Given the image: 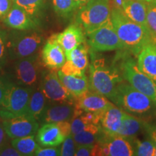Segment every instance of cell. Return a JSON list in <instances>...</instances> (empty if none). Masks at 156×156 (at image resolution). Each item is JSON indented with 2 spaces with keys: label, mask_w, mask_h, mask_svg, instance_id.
Returning <instances> with one entry per match:
<instances>
[{
  "label": "cell",
  "mask_w": 156,
  "mask_h": 156,
  "mask_svg": "<svg viewBox=\"0 0 156 156\" xmlns=\"http://www.w3.org/2000/svg\"><path fill=\"white\" fill-rule=\"evenodd\" d=\"M43 63L50 70L58 71L66 62L64 50L56 41L54 36L46 41L41 52Z\"/></svg>",
  "instance_id": "14"
},
{
  "label": "cell",
  "mask_w": 156,
  "mask_h": 156,
  "mask_svg": "<svg viewBox=\"0 0 156 156\" xmlns=\"http://www.w3.org/2000/svg\"><path fill=\"white\" fill-rule=\"evenodd\" d=\"M12 145L22 155H34L35 152L39 145L37 143L35 135L26 136L23 137L14 138Z\"/></svg>",
  "instance_id": "27"
},
{
  "label": "cell",
  "mask_w": 156,
  "mask_h": 156,
  "mask_svg": "<svg viewBox=\"0 0 156 156\" xmlns=\"http://www.w3.org/2000/svg\"><path fill=\"white\" fill-rule=\"evenodd\" d=\"M124 112L115 105L101 113L100 126L104 133L116 134L122 124Z\"/></svg>",
  "instance_id": "20"
},
{
  "label": "cell",
  "mask_w": 156,
  "mask_h": 156,
  "mask_svg": "<svg viewBox=\"0 0 156 156\" xmlns=\"http://www.w3.org/2000/svg\"><path fill=\"white\" fill-rule=\"evenodd\" d=\"M153 2H155V3L156 4V0H153Z\"/></svg>",
  "instance_id": "43"
},
{
  "label": "cell",
  "mask_w": 156,
  "mask_h": 156,
  "mask_svg": "<svg viewBox=\"0 0 156 156\" xmlns=\"http://www.w3.org/2000/svg\"><path fill=\"white\" fill-rule=\"evenodd\" d=\"M129 141L133 147L134 155L155 156L156 149L151 140H140L136 137H134Z\"/></svg>",
  "instance_id": "28"
},
{
  "label": "cell",
  "mask_w": 156,
  "mask_h": 156,
  "mask_svg": "<svg viewBox=\"0 0 156 156\" xmlns=\"http://www.w3.org/2000/svg\"><path fill=\"white\" fill-rule=\"evenodd\" d=\"M58 71L45 73L40 87L47 101L56 103H75L76 98L60 80Z\"/></svg>",
  "instance_id": "9"
},
{
  "label": "cell",
  "mask_w": 156,
  "mask_h": 156,
  "mask_svg": "<svg viewBox=\"0 0 156 156\" xmlns=\"http://www.w3.org/2000/svg\"><path fill=\"white\" fill-rule=\"evenodd\" d=\"M66 62L61 71L65 75H81L85 74V70L89 66L88 48L85 43L77 48L65 52Z\"/></svg>",
  "instance_id": "12"
},
{
  "label": "cell",
  "mask_w": 156,
  "mask_h": 156,
  "mask_svg": "<svg viewBox=\"0 0 156 156\" xmlns=\"http://www.w3.org/2000/svg\"><path fill=\"white\" fill-rule=\"evenodd\" d=\"M147 131L149 132L150 136H151V140L153 141L154 145H155V147L156 149V126H149V127L147 128ZM155 156H156V152H155Z\"/></svg>",
  "instance_id": "39"
},
{
  "label": "cell",
  "mask_w": 156,
  "mask_h": 156,
  "mask_svg": "<svg viewBox=\"0 0 156 156\" xmlns=\"http://www.w3.org/2000/svg\"><path fill=\"white\" fill-rule=\"evenodd\" d=\"M102 133L100 124H90L83 131L74 134L73 139L76 145H92L98 141Z\"/></svg>",
  "instance_id": "26"
},
{
  "label": "cell",
  "mask_w": 156,
  "mask_h": 156,
  "mask_svg": "<svg viewBox=\"0 0 156 156\" xmlns=\"http://www.w3.org/2000/svg\"><path fill=\"white\" fill-rule=\"evenodd\" d=\"M2 118L3 127L10 138L35 135L38 130V123L28 114L21 116H5Z\"/></svg>",
  "instance_id": "10"
},
{
  "label": "cell",
  "mask_w": 156,
  "mask_h": 156,
  "mask_svg": "<svg viewBox=\"0 0 156 156\" xmlns=\"http://www.w3.org/2000/svg\"><path fill=\"white\" fill-rule=\"evenodd\" d=\"M126 50H120L116 54L114 62L116 64L124 80L134 88L151 98L156 105V83L142 73L137 62Z\"/></svg>",
  "instance_id": "3"
},
{
  "label": "cell",
  "mask_w": 156,
  "mask_h": 156,
  "mask_svg": "<svg viewBox=\"0 0 156 156\" xmlns=\"http://www.w3.org/2000/svg\"><path fill=\"white\" fill-rule=\"evenodd\" d=\"M112 102L121 108L137 114H145L156 106L151 98L124 81L117 85Z\"/></svg>",
  "instance_id": "4"
},
{
  "label": "cell",
  "mask_w": 156,
  "mask_h": 156,
  "mask_svg": "<svg viewBox=\"0 0 156 156\" xmlns=\"http://www.w3.org/2000/svg\"><path fill=\"white\" fill-rule=\"evenodd\" d=\"M91 62L89 64V87L111 101L114 98L117 85L122 81L120 70L113 62L107 64L106 59L95 51H90Z\"/></svg>",
  "instance_id": "1"
},
{
  "label": "cell",
  "mask_w": 156,
  "mask_h": 156,
  "mask_svg": "<svg viewBox=\"0 0 156 156\" xmlns=\"http://www.w3.org/2000/svg\"><path fill=\"white\" fill-rule=\"evenodd\" d=\"M141 1L145 2H146V3H150V2H153V0H141Z\"/></svg>",
  "instance_id": "42"
},
{
  "label": "cell",
  "mask_w": 156,
  "mask_h": 156,
  "mask_svg": "<svg viewBox=\"0 0 156 156\" xmlns=\"http://www.w3.org/2000/svg\"><path fill=\"white\" fill-rule=\"evenodd\" d=\"M43 42V37L36 32L26 33L14 37L8 43V51L15 58L34 55Z\"/></svg>",
  "instance_id": "11"
},
{
  "label": "cell",
  "mask_w": 156,
  "mask_h": 156,
  "mask_svg": "<svg viewBox=\"0 0 156 156\" xmlns=\"http://www.w3.org/2000/svg\"><path fill=\"white\" fill-rule=\"evenodd\" d=\"M86 36L87 44L93 51L125 50L124 45L117 36L111 20L97 30L86 34Z\"/></svg>",
  "instance_id": "7"
},
{
  "label": "cell",
  "mask_w": 156,
  "mask_h": 156,
  "mask_svg": "<svg viewBox=\"0 0 156 156\" xmlns=\"http://www.w3.org/2000/svg\"><path fill=\"white\" fill-rule=\"evenodd\" d=\"M57 73L62 84L75 98L81 96L90 89L89 81L85 74L81 75H65L60 69Z\"/></svg>",
  "instance_id": "22"
},
{
  "label": "cell",
  "mask_w": 156,
  "mask_h": 156,
  "mask_svg": "<svg viewBox=\"0 0 156 156\" xmlns=\"http://www.w3.org/2000/svg\"><path fill=\"white\" fill-rule=\"evenodd\" d=\"M13 3L20 7L34 18L42 9L45 0H12Z\"/></svg>",
  "instance_id": "30"
},
{
  "label": "cell",
  "mask_w": 156,
  "mask_h": 156,
  "mask_svg": "<svg viewBox=\"0 0 156 156\" xmlns=\"http://www.w3.org/2000/svg\"><path fill=\"white\" fill-rule=\"evenodd\" d=\"M75 1L77 2V3L80 5V7L81 6L85 5V4L87 2H88L89 0H75Z\"/></svg>",
  "instance_id": "41"
},
{
  "label": "cell",
  "mask_w": 156,
  "mask_h": 156,
  "mask_svg": "<svg viewBox=\"0 0 156 156\" xmlns=\"http://www.w3.org/2000/svg\"><path fill=\"white\" fill-rule=\"evenodd\" d=\"M9 39L7 33L0 28V66L5 62L8 51Z\"/></svg>",
  "instance_id": "33"
},
{
  "label": "cell",
  "mask_w": 156,
  "mask_h": 156,
  "mask_svg": "<svg viewBox=\"0 0 156 156\" xmlns=\"http://www.w3.org/2000/svg\"><path fill=\"white\" fill-rule=\"evenodd\" d=\"M52 2L55 12L62 17H69L80 8V5L75 0H52Z\"/></svg>",
  "instance_id": "29"
},
{
  "label": "cell",
  "mask_w": 156,
  "mask_h": 156,
  "mask_svg": "<svg viewBox=\"0 0 156 156\" xmlns=\"http://www.w3.org/2000/svg\"><path fill=\"white\" fill-rule=\"evenodd\" d=\"M53 36L65 52L77 48L86 41L83 29L78 23L70 25L62 33Z\"/></svg>",
  "instance_id": "17"
},
{
  "label": "cell",
  "mask_w": 156,
  "mask_h": 156,
  "mask_svg": "<svg viewBox=\"0 0 156 156\" xmlns=\"http://www.w3.org/2000/svg\"><path fill=\"white\" fill-rule=\"evenodd\" d=\"M76 145L75 140L73 139V134H70L68 135L64 142H62L61 147V155L62 156H73L75 155Z\"/></svg>",
  "instance_id": "32"
},
{
  "label": "cell",
  "mask_w": 156,
  "mask_h": 156,
  "mask_svg": "<svg viewBox=\"0 0 156 156\" xmlns=\"http://www.w3.org/2000/svg\"><path fill=\"white\" fill-rule=\"evenodd\" d=\"M33 90L28 86H16L11 84L2 104L0 116H21L28 114V104Z\"/></svg>",
  "instance_id": "6"
},
{
  "label": "cell",
  "mask_w": 156,
  "mask_h": 156,
  "mask_svg": "<svg viewBox=\"0 0 156 156\" xmlns=\"http://www.w3.org/2000/svg\"><path fill=\"white\" fill-rule=\"evenodd\" d=\"M144 126L143 121L124 112L122 124L116 134L129 140L136 137Z\"/></svg>",
  "instance_id": "24"
},
{
  "label": "cell",
  "mask_w": 156,
  "mask_h": 156,
  "mask_svg": "<svg viewBox=\"0 0 156 156\" xmlns=\"http://www.w3.org/2000/svg\"><path fill=\"white\" fill-rule=\"evenodd\" d=\"M34 155L36 156H58L61 155V147H41L39 146L35 152Z\"/></svg>",
  "instance_id": "34"
},
{
  "label": "cell",
  "mask_w": 156,
  "mask_h": 156,
  "mask_svg": "<svg viewBox=\"0 0 156 156\" xmlns=\"http://www.w3.org/2000/svg\"><path fill=\"white\" fill-rule=\"evenodd\" d=\"M75 109V103H57L46 108L41 119L45 124L72 120Z\"/></svg>",
  "instance_id": "21"
},
{
  "label": "cell",
  "mask_w": 156,
  "mask_h": 156,
  "mask_svg": "<svg viewBox=\"0 0 156 156\" xmlns=\"http://www.w3.org/2000/svg\"><path fill=\"white\" fill-rule=\"evenodd\" d=\"M95 155L132 156L134 150L128 140L117 134H108L102 131L95 142Z\"/></svg>",
  "instance_id": "8"
},
{
  "label": "cell",
  "mask_w": 156,
  "mask_h": 156,
  "mask_svg": "<svg viewBox=\"0 0 156 156\" xmlns=\"http://www.w3.org/2000/svg\"><path fill=\"white\" fill-rule=\"evenodd\" d=\"M111 13L109 0H89L79 8L77 23L88 34L110 20Z\"/></svg>",
  "instance_id": "5"
},
{
  "label": "cell",
  "mask_w": 156,
  "mask_h": 156,
  "mask_svg": "<svg viewBox=\"0 0 156 156\" xmlns=\"http://www.w3.org/2000/svg\"><path fill=\"white\" fill-rule=\"evenodd\" d=\"M15 77L16 80L25 86H32L38 79V64L34 54L27 57L18 58L14 66Z\"/></svg>",
  "instance_id": "13"
},
{
  "label": "cell",
  "mask_w": 156,
  "mask_h": 156,
  "mask_svg": "<svg viewBox=\"0 0 156 156\" xmlns=\"http://www.w3.org/2000/svg\"><path fill=\"white\" fill-rule=\"evenodd\" d=\"M136 62L142 73L156 83V42L148 43L140 51Z\"/></svg>",
  "instance_id": "18"
},
{
  "label": "cell",
  "mask_w": 156,
  "mask_h": 156,
  "mask_svg": "<svg viewBox=\"0 0 156 156\" xmlns=\"http://www.w3.org/2000/svg\"><path fill=\"white\" fill-rule=\"evenodd\" d=\"M10 85L11 83L7 82L3 78L0 77V106L2 104L6 93H7V90H8Z\"/></svg>",
  "instance_id": "38"
},
{
  "label": "cell",
  "mask_w": 156,
  "mask_h": 156,
  "mask_svg": "<svg viewBox=\"0 0 156 156\" xmlns=\"http://www.w3.org/2000/svg\"><path fill=\"white\" fill-rule=\"evenodd\" d=\"M13 5L12 0H0V20L3 19Z\"/></svg>",
  "instance_id": "36"
},
{
  "label": "cell",
  "mask_w": 156,
  "mask_h": 156,
  "mask_svg": "<svg viewBox=\"0 0 156 156\" xmlns=\"http://www.w3.org/2000/svg\"><path fill=\"white\" fill-rule=\"evenodd\" d=\"M3 21L7 27L15 30H28L36 27L34 17L14 3L9 12L3 18Z\"/></svg>",
  "instance_id": "16"
},
{
  "label": "cell",
  "mask_w": 156,
  "mask_h": 156,
  "mask_svg": "<svg viewBox=\"0 0 156 156\" xmlns=\"http://www.w3.org/2000/svg\"><path fill=\"white\" fill-rule=\"evenodd\" d=\"M46 99L39 86L31 93L28 104V114L37 121L41 119L46 110Z\"/></svg>",
  "instance_id": "25"
},
{
  "label": "cell",
  "mask_w": 156,
  "mask_h": 156,
  "mask_svg": "<svg viewBox=\"0 0 156 156\" xmlns=\"http://www.w3.org/2000/svg\"><path fill=\"white\" fill-rule=\"evenodd\" d=\"M124 14L134 22L147 28V3L141 0H124L122 7Z\"/></svg>",
  "instance_id": "23"
},
{
  "label": "cell",
  "mask_w": 156,
  "mask_h": 156,
  "mask_svg": "<svg viewBox=\"0 0 156 156\" xmlns=\"http://www.w3.org/2000/svg\"><path fill=\"white\" fill-rule=\"evenodd\" d=\"M114 103L108 100L106 97L89 89L86 93L76 98L75 108L82 112L101 113L114 106Z\"/></svg>",
  "instance_id": "15"
},
{
  "label": "cell",
  "mask_w": 156,
  "mask_h": 156,
  "mask_svg": "<svg viewBox=\"0 0 156 156\" xmlns=\"http://www.w3.org/2000/svg\"><path fill=\"white\" fill-rule=\"evenodd\" d=\"M65 138L56 122L46 123L37 132V142L44 147L60 145Z\"/></svg>",
  "instance_id": "19"
},
{
  "label": "cell",
  "mask_w": 156,
  "mask_h": 156,
  "mask_svg": "<svg viewBox=\"0 0 156 156\" xmlns=\"http://www.w3.org/2000/svg\"><path fill=\"white\" fill-rule=\"evenodd\" d=\"M7 135V134L6 133L5 129L3 127L2 123L0 122V147H2L5 145L6 136Z\"/></svg>",
  "instance_id": "40"
},
{
  "label": "cell",
  "mask_w": 156,
  "mask_h": 156,
  "mask_svg": "<svg viewBox=\"0 0 156 156\" xmlns=\"http://www.w3.org/2000/svg\"><path fill=\"white\" fill-rule=\"evenodd\" d=\"M0 156H22L12 145H5L0 147Z\"/></svg>",
  "instance_id": "37"
},
{
  "label": "cell",
  "mask_w": 156,
  "mask_h": 156,
  "mask_svg": "<svg viewBox=\"0 0 156 156\" xmlns=\"http://www.w3.org/2000/svg\"><path fill=\"white\" fill-rule=\"evenodd\" d=\"M75 156L95 155V143L92 145H77L75 153Z\"/></svg>",
  "instance_id": "35"
},
{
  "label": "cell",
  "mask_w": 156,
  "mask_h": 156,
  "mask_svg": "<svg viewBox=\"0 0 156 156\" xmlns=\"http://www.w3.org/2000/svg\"><path fill=\"white\" fill-rule=\"evenodd\" d=\"M111 21L124 49L133 55L137 56L146 44L153 41L147 28L129 18L122 9L114 7Z\"/></svg>",
  "instance_id": "2"
},
{
  "label": "cell",
  "mask_w": 156,
  "mask_h": 156,
  "mask_svg": "<svg viewBox=\"0 0 156 156\" xmlns=\"http://www.w3.org/2000/svg\"><path fill=\"white\" fill-rule=\"evenodd\" d=\"M147 28L154 42H156V4L147 3Z\"/></svg>",
  "instance_id": "31"
}]
</instances>
